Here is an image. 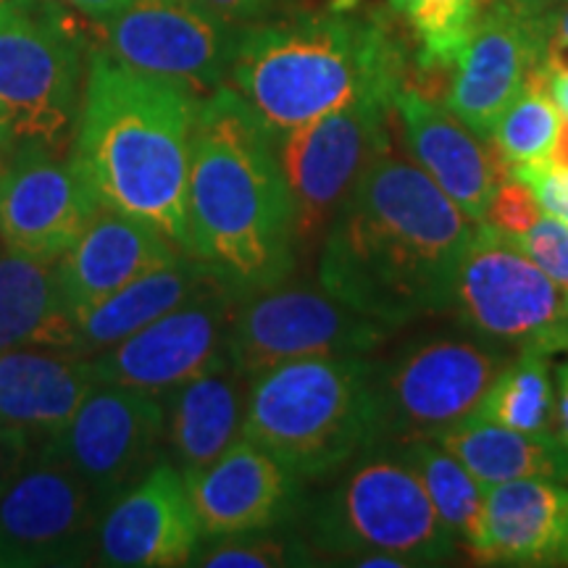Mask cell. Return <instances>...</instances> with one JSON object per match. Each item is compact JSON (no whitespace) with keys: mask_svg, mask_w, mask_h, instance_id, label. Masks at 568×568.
Masks as SVG:
<instances>
[{"mask_svg":"<svg viewBox=\"0 0 568 568\" xmlns=\"http://www.w3.org/2000/svg\"><path fill=\"white\" fill-rule=\"evenodd\" d=\"M487 566H568V481L487 487Z\"/></svg>","mask_w":568,"mask_h":568,"instance_id":"24","label":"cell"},{"mask_svg":"<svg viewBox=\"0 0 568 568\" xmlns=\"http://www.w3.org/2000/svg\"><path fill=\"white\" fill-rule=\"evenodd\" d=\"M435 443L453 453L485 489L516 479L568 481V450L556 435H527L471 416Z\"/></svg>","mask_w":568,"mask_h":568,"instance_id":"27","label":"cell"},{"mask_svg":"<svg viewBox=\"0 0 568 568\" xmlns=\"http://www.w3.org/2000/svg\"><path fill=\"white\" fill-rule=\"evenodd\" d=\"M203 542L193 495L169 458L105 506L95 539L98 564L174 568L193 564Z\"/></svg>","mask_w":568,"mask_h":568,"instance_id":"17","label":"cell"},{"mask_svg":"<svg viewBox=\"0 0 568 568\" xmlns=\"http://www.w3.org/2000/svg\"><path fill=\"white\" fill-rule=\"evenodd\" d=\"M92 387L88 358L80 355L45 347L0 353V424L38 450L67 429Z\"/></svg>","mask_w":568,"mask_h":568,"instance_id":"23","label":"cell"},{"mask_svg":"<svg viewBox=\"0 0 568 568\" xmlns=\"http://www.w3.org/2000/svg\"><path fill=\"white\" fill-rule=\"evenodd\" d=\"M84 80V38L61 0H0V132L13 151H69Z\"/></svg>","mask_w":568,"mask_h":568,"instance_id":"7","label":"cell"},{"mask_svg":"<svg viewBox=\"0 0 568 568\" xmlns=\"http://www.w3.org/2000/svg\"><path fill=\"white\" fill-rule=\"evenodd\" d=\"M0 247H3V245H0Z\"/></svg>","mask_w":568,"mask_h":568,"instance_id":"46","label":"cell"},{"mask_svg":"<svg viewBox=\"0 0 568 568\" xmlns=\"http://www.w3.org/2000/svg\"><path fill=\"white\" fill-rule=\"evenodd\" d=\"M11 155H13L11 142L6 140V134H3V132H0V174H3V172H6V166H9Z\"/></svg>","mask_w":568,"mask_h":568,"instance_id":"44","label":"cell"},{"mask_svg":"<svg viewBox=\"0 0 568 568\" xmlns=\"http://www.w3.org/2000/svg\"><path fill=\"white\" fill-rule=\"evenodd\" d=\"M395 103L361 95L280 138L301 255L322 247L355 182L395 138Z\"/></svg>","mask_w":568,"mask_h":568,"instance_id":"11","label":"cell"},{"mask_svg":"<svg viewBox=\"0 0 568 568\" xmlns=\"http://www.w3.org/2000/svg\"><path fill=\"white\" fill-rule=\"evenodd\" d=\"M187 485L203 539L284 527L305 506L303 479L247 437Z\"/></svg>","mask_w":568,"mask_h":568,"instance_id":"18","label":"cell"},{"mask_svg":"<svg viewBox=\"0 0 568 568\" xmlns=\"http://www.w3.org/2000/svg\"><path fill=\"white\" fill-rule=\"evenodd\" d=\"M103 211L80 169L42 145H21L0 174V245L55 264Z\"/></svg>","mask_w":568,"mask_h":568,"instance_id":"16","label":"cell"},{"mask_svg":"<svg viewBox=\"0 0 568 568\" xmlns=\"http://www.w3.org/2000/svg\"><path fill=\"white\" fill-rule=\"evenodd\" d=\"M393 17L406 21L416 42V80L408 88L429 98L443 77L453 80V71L464 53L474 24L479 19V0H387Z\"/></svg>","mask_w":568,"mask_h":568,"instance_id":"29","label":"cell"},{"mask_svg":"<svg viewBox=\"0 0 568 568\" xmlns=\"http://www.w3.org/2000/svg\"><path fill=\"white\" fill-rule=\"evenodd\" d=\"M560 3V0H479V9H503L510 13H518V17H542L545 11L552 9V6Z\"/></svg>","mask_w":568,"mask_h":568,"instance_id":"38","label":"cell"},{"mask_svg":"<svg viewBox=\"0 0 568 568\" xmlns=\"http://www.w3.org/2000/svg\"><path fill=\"white\" fill-rule=\"evenodd\" d=\"M393 326L351 308L322 282H276L240 301L230 329V364L245 379L322 355H372Z\"/></svg>","mask_w":568,"mask_h":568,"instance_id":"10","label":"cell"},{"mask_svg":"<svg viewBox=\"0 0 568 568\" xmlns=\"http://www.w3.org/2000/svg\"><path fill=\"white\" fill-rule=\"evenodd\" d=\"M243 437L297 479L335 477L379 445L376 358L322 355L258 374L251 379Z\"/></svg>","mask_w":568,"mask_h":568,"instance_id":"5","label":"cell"},{"mask_svg":"<svg viewBox=\"0 0 568 568\" xmlns=\"http://www.w3.org/2000/svg\"><path fill=\"white\" fill-rule=\"evenodd\" d=\"M566 3H568V0H566Z\"/></svg>","mask_w":568,"mask_h":568,"instance_id":"45","label":"cell"},{"mask_svg":"<svg viewBox=\"0 0 568 568\" xmlns=\"http://www.w3.org/2000/svg\"><path fill=\"white\" fill-rule=\"evenodd\" d=\"M224 17H230L237 24H255V21H266L290 11L293 0H205Z\"/></svg>","mask_w":568,"mask_h":568,"instance_id":"35","label":"cell"},{"mask_svg":"<svg viewBox=\"0 0 568 568\" xmlns=\"http://www.w3.org/2000/svg\"><path fill=\"white\" fill-rule=\"evenodd\" d=\"M251 379L232 364L197 374L163 403V453L184 479H195L203 468L222 458L243 437Z\"/></svg>","mask_w":568,"mask_h":568,"instance_id":"22","label":"cell"},{"mask_svg":"<svg viewBox=\"0 0 568 568\" xmlns=\"http://www.w3.org/2000/svg\"><path fill=\"white\" fill-rule=\"evenodd\" d=\"M395 116L403 122L408 151L418 166L474 224L485 222L495 187L508 176L493 145L487 148L481 134L460 122L447 105L414 88L397 92Z\"/></svg>","mask_w":568,"mask_h":568,"instance_id":"20","label":"cell"},{"mask_svg":"<svg viewBox=\"0 0 568 568\" xmlns=\"http://www.w3.org/2000/svg\"><path fill=\"white\" fill-rule=\"evenodd\" d=\"M74 316L63 303L55 264L0 247V353L21 347L69 351Z\"/></svg>","mask_w":568,"mask_h":568,"instance_id":"26","label":"cell"},{"mask_svg":"<svg viewBox=\"0 0 568 568\" xmlns=\"http://www.w3.org/2000/svg\"><path fill=\"white\" fill-rule=\"evenodd\" d=\"M219 282L222 280L209 266L184 253L172 266L140 276L130 287L119 290L116 295L77 314L74 335H71L67 353L92 358V355L109 351L134 332H140L142 326L153 324L155 318L166 316L182 303L216 287Z\"/></svg>","mask_w":568,"mask_h":568,"instance_id":"25","label":"cell"},{"mask_svg":"<svg viewBox=\"0 0 568 568\" xmlns=\"http://www.w3.org/2000/svg\"><path fill=\"white\" fill-rule=\"evenodd\" d=\"M347 564L361 566V568H408L410 566L408 560L389 556V552H368V556H358V558L347 560Z\"/></svg>","mask_w":568,"mask_h":568,"instance_id":"42","label":"cell"},{"mask_svg":"<svg viewBox=\"0 0 568 568\" xmlns=\"http://www.w3.org/2000/svg\"><path fill=\"white\" fill-rule=\"evenodd\" d=\"M329 479L301 510L305 542L314 552L351 560L389 552L410 566H439L458 552L416 471L395 447L376 445Z\"/></svg>","mask_w":568,"mask_h":568,"instance_id":"6","label":"cell"},{"mask_svg":"<svg viewBox=\"0 0 568 568\" xmlns=\"http://www.w3.org/2000/svg\"><path fill=\"white\" fill-rule=\"evenodd\" d=\"M552 435L568 450V361L556 372V424Z\"/></svg>","mask_w":568,"mask_h":568,"instance_id":"37","label":"cell"},{"mask_svg":"<svg viewBox=\"0 0 568 568\" xmlns=\"http://www.w3.org/2000/svg\"><path fill=\"white\" fill-rule=\"evenodd\" d=\"M187 253L240 297L284 282L301 261L280 140L226 82L197 105Z\"/></svg>","mask_w":568,"mask_h":568,"instance_id":"2","label":"cell"},{"mask_svg":"<svg viewBox=\"0 0 568 568\" xmlns=\"http://www.w3.org/2000/svg\"><path fill=\"white\" fill-rule=\"evenodd\" d=\"M560 124H564V116L548 92V71L539 63L531 69L524 90L500 113L487 138L503 166H524V163L550 159L556 151Z\"/></svg>","mask_w":568,"mask_h":568,"instance_id":"31","label":"cell"},{"mask_svg":"<svg viewBox=\"0 0 568 568\" xmlns=\"http://www.w3.org/2000/svg\"><path fill=\"white\" fill-rule=\"evenodd\" d=\"M474 416L527 435H552L556 385L550 379L548 355H510L508 364L489 382Z\"/></svg>","mask_w":568,"mask_h":568,"instance_id":"30","label":"cell"},{"mask_svg":"<svg viewBox=\"0 0 568 568\" xmlns=\"http://www.w3.org/2000/svg\"><path fill=\"white\" fill-rule=\"evenodd\" d=\"M510 355L464 329L429 332L376 361L379 445L437 439L479 410Z\"/></svg>","mask_w":568,"mask_h":568,"instance_id":"9","label":"cell"},{"mask_svg":"<svg viewBox=\"0 0 568 568\" xmlns=\"http://www.w3.org/2000/svg\"><path fill=\"white\" fill-rule=\"evenodd\" d=\"M393 447V445H389ZM422 481L439 521L445 524L458 548L479 564L487 558V489L479 485L460 460L435 439H414L395 445Z\"/></svg>","mask_w":568,"mask_h":568,"instance_id":"28","label":"cell"},{"mask_svg":"<svg viewBox=\"0 0 568 568\" xmlns=\"http://www.w3.org/2000/svg\"><path fill=\"white\" fill-rule=\"evenodd\" d=\"M471 219L395 151L368 163L318 247L326 293L393 326L450 314Z\"/></svg>","mask_w":568,"mask_h":568,"instance_id":"1","label":"cell"},{"mask_svg":"<svg viewBox=\"0 0 568 568\" xmlns=\"http://www.w3.org/2000/svg\"><path fill=\"white\" fill-rule=\"evenodd\" d=\"M232 88L276 140L361 95L395 103L410 63L393 17L361 0L287 11L245 24L230 69Z\"/></svg>","mask_w":568,"mask_h":568,"instance_id":"4","label":"cell"},{"mask_svg":"<svg viewBox=\"0 0 568 568\" xmlns=\"http://www.w3.org/2000/svg\"><path fill=\"white\" fill-rule=\"evenodd\" d=\"M539 24H542L545 34H558V38L568 40V3L560 0V3L552 6L539 17Z\"/></svg>","mask_w":568,"mask_h":568,"instance_id":"40","label":"cell"},{"mask_svg":"<svg viewBox=\"0 0 568 568\" xmlns=\"http://www.w3.org/2000/svg\"><path fill=\"white\" fill-rule=\"evenodd\" d=\"M542 213L545 211L539 209L529 184L508 174L503 176L500 184L495 187L485 222L493 224L495 230H500L503 234H508V237H518V234L527 232Z\"/></svg>","mask_w":568,"mask_h":568,"instance_id":"34","label":"cell"},{"mask_svg":"<svg viewBox=\"0 0 568 568\" xmlns=\"http://www.w3.org/2000/svg\"><path fill=\"white\" fill-rule=\"evenodd\" d=\"M63 3H69L71 9L84 13V17L98 24V21L109 19L111 13H116L122 6L130 3V0H63Z\"/></svg>","mask_w":568,"mask_h":568,"instance_id":"39","label":"cell"},{"mask_svg":"<svg viewBox=\"0 0 568 568\" xmlns=\"http://www.w3.org/2000/svg\"><path fill=\"white\" fill-rule=\"evenodd\" d=\"M201 95L109 51L90 53L69 159L103 209L161 230L187 253V182Z\"/></svg>","mask_w":568,"mask_h":568,"instance_id":"3","label":"cell"},{"mask_svg":"<svg viewBox=\"0 0 568 568\" xmlns=\"http://www.w3.org/2000/svg\"><path fill=\"white\" fill-rule=\"evenodd\" d=\"M314 550L303 537L284 535L282 527L245 531L211 539L209 548H197L193 564L205 568H280L311 564Z\"/></svg>","mask_w":568,"mask_h":568,"instance_id":"32","label":"cell"},{"mask_svg":"<svg viewBox=\"0 0 568 568\" xmlns=\"http://www.w3.org/2000/svg\"><path fill=\"white\" fill-rule=\"evenodd\" d=\"M545 34L539 17L479 9L464 53L447 88V109L487 138L500 113L516 101L531 69L542 63Z\"/></svg>","mask_w":568,"mask_h":568,"instance_id":"19","label":"cell"},{"mask_svg":"<svg viewBox=\"0 0 568 568\" xmlns=\"http://www.w3.org/2000/svg\"><path fill=\"white\" fill-rule=\"evenodd\" d=\"M182 247L153 224L103 209L55 261V280L71 316L82 314L140 276L172 266Z\"/></svg>","mask_w":568,"mask_h":568,"instance_id":"21","label":"cell"},{"mask_svg":"<svg viewBox=\"0 0 568 568\" xmlns=\"http://www.w3.org/2000/svg\"><path fill=\"white\" fill-rule=\"evenodd\" d=\"M535 264L568 290V224L542 213L527 232L510 237Z\"/></svg>","mask_w":568,"mask_h":568,"instance_id":"33","label":"cell"},{"mask_svg":"<svg viewBox=\"0 0 568 568\" xmlns=\"http://www.w3.org/2000/svg\"><path fill=\"white\" fill-rule=\"evenodd\" d=\"M243 297L219 282L122 343L88 358L95 385L166 395L197 374L230 364V329Z\"/></svg>","mask_w":568,"mask_h":568,"instance_id":"14","label":"cell"},{"mask_svg":"<svg viewBox=\"0 0 568 568\" xmlns=\"http://www.w3.org/2000/svg\"><path fill=\"white\" fill-rule=\"evenodd\" d=\"M550 161L556 163V166H560V169H568V119H564V124H560L556 151H552Z\"/></svg>","mask_w":568,"mask_h":568,"instance_id":"43","label":"cell"},{"mask_svg":"<svg viewBox=\"0 0 568 568\" xmlns=\"http://www.w3.org/2000/svg\"><path fill=\"white\" fill-rule=\"evenodd\" d=\"M548 92H550L552 103L558 105L560 116L568 119V71L548 74Z\"/></svg>","mask_w":568,"mask_h":568,"instance_id":"41","label":"cell"},{"mask_svg":"<svg viewBox=\"0 0 568 568\" xmlns=\"http://www.w3.org/2000/svg\"><path fill=\"white\" fill-rule=\"evenodd\" d=\"M111 503L163 458V403L130 387L95 385L61 435L38 447Z\"/></svg>","mask_w":568,"mask_h":568,"instance_id":"15","label":"cell"},{"mask_svg":"<svg viewBox=\"0 0 568 568\" xmlns=\"http://www.w3.org/2000/svg\"><path fill=\"white\" fill-rule=\"evenodd\" d=\"M34 456V445L19 432L0 424V489L17 477L27 460Z\"/></svg>","mask_w":568,"mask_h":568,"instance_id":"36","label":"cell"},{"mask_svg":"<svg viewBox=\"0 0 568 568\" xmlns=\"http://www.w3.org/2000/svg\"><path fill=\"white\" fill-rule=\"evenodd\" d=\"M98 27L101 48L116 61L182 82L205 98L230 80L245 24L224 17L205 0H130Z\"/></svg>","mask_w":568,"mask_h":568,"instance_id":"12","label":"cell"},{"mask_svg":"<svg viewBox=\"0 0 568 568\" xmlns=\"http://www.w3.org/2000/svg\"><path fill=\"white\" fill-rule=\"evenodd\" d=\"M105 506L69 466L34 450L0 489V560L3 566L90 564Z\"/></svg>","mask_w":568,"mask_h":568,"instance_id":"13","label":"cell"},{"mask_svg":"<svg viewBox=\"0 0 568 568\" xmlns=\"http://www.w3.org/2000/svg\"><path fill=\"white\" fill-rule=\"evenodd\" d=\"M450 314L506 355L568 353V290L487 222L474 226L460 258Z\"/></svg>","mask_w":568,"mask_h":568,"instance_id":"8","label":"cell"}]
</instances>
